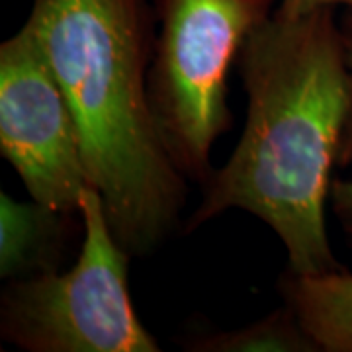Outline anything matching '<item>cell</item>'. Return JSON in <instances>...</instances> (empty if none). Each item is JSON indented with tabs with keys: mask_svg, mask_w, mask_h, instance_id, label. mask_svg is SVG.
I'll use <instances>...</instances> for the list:
<instances>
[{
	"mask_svg": "<svg viewBox=\"0 0 352 352\" xmlns=\"http://www.w3.org/2000/svg\"><path fill=\"white\" fill-rule=\"evenodd\" d=\"M344 6L346 10H352V0H280L278 8L286 14H305L319 8H335Z\"/></svg>",
	"mask_w": 352,
	"mask_h": 352,
	"instance_id": "cell-10",
	"label": "cell"
},
{
	"mask_svg": "<svg viewBox=\"0 0 352 352\" xmlns=\"http://www.w3.org/2000/svg\"><path fill=\"white\" fill-rule=\"evenodd\" d=\"M155 47L149 102L176 168L204 184L212 149L233 126L229 71L247 38L274 12V0H151Z\"/></svg>",
	"mask_w": 352,
	"mask_h": 352,
	"instance_id": "cell-3",
	"label": "cell"
},
{
	"mask_svg": "<svg viewBox=\"0 0 352 352\" xmlns=\"http://www.w3.org/2000/svg\"><path fill=\"white\" fill-rule=\"evenodd\" d=\"M78 214L82 245L75 266L6 282L0 337L25 352H159L131 302V254L116 239L92 186L82 192Z\"/></svg>",
	"mask_w": 352,
	"mask_h": 352,
	"instance_id": "cell-4",
	"label": "cell"
},
{
	"mask_svg": "<svg viewBox=\"0 0 352 352\" xmlns=\"http://www.w3.org/2000/svg\"><path fill=\"white\" fill-rule=\"evenodd\" d=\"M280 292L321 352H352V274L346 268L317 276L286 270Z\"/></svg>",
	"mask_w": 352,
	"mask_h": 352,
	"instance_id": "cell-7",
	"label": "cell"
},
{
	"mask_svg": "<svg viewBox=\"0 0 352 352\" xmlns=\"http://www.w3.org/2000/svg\"><path fill=\"white\" fill-rule=\"evenodd\" d=\"M192 352H321L288 303L245 327L204 333L184 342Z\"/></svg>",
	"mask_w": 352,
	"mask_h": 352,
	"instance_id": "cell-8",
	"label": "cell"
},
{
	"mask_svg": "<svg viewBox=\"0 0 352 352\" xmlns=\"http://www.w3.org/2000/svg\"><path fill=\"white\" fill-rule=\"evenodd\" d=\"M247 122L229 161L201 184L186 233L227 210H243L274 231L288 272L342 270L329 243L325 208L349 110V65L333 8H274L237 57Z\"/></svg>",
	"mask_w": 352,
	"mask_h": 352,
	"instance_id": "cell-1",
	"label": "cell"
},
{
	"mask_svg": "<svg viewBox=\"0 0 352 352\" xmlns=\"http://www.w3.org/2000/svg\"><path fill=\"white\" fill-rule=\"evenodd\" d=\"M0 153L32 200L78 214L90 184L75 113L25 24L0 45Z\"/></svg>",
	"mask_w": 352,
	"mask_h": 352,
	"instance_id": "cell-5",
	"label": "cell"
},
{
	"mask_svg": "<svg viewBox=\"0 0 352 352\" xmlns=\"http://www.w3.org/2000/svg\"><path fill=\"white\" fill-rule=\"evenodd\" d=\"M78 221L80 214L0 192V278L10 282L59 270Z\"/></svg>",
	"mask_w": 352,
	"mask_h": 352,
	"instance_id": "cell-6",
	"label": "cell"
},
{
	"mask_svg": "<svg viewBox=\"0 0 352 352\" xmlns=\"http://www.w3.org/2000/svg\"><path fill=\"white\" fill-rule=\"evenodd\" d=\"M24 24L75 113L88 184L116 239L131 256H149L176 231L190 182L149 102L151 0H32Z\"/></svg>",
	"mask_w": 352,
	"mask_h": 352,
	"instance_id": "cell-2",
	"label": "cell"
},
{
	"mask_svg": "<svg viewBox=\"0 0 352 352\" xmlns=\"http://www.w3.org/2000/svg\"><path fill=\"white\" fill-rule=\"evenodd\" d=\"M340 30L344 38L346 65H349V110H346V120L342 127L337 164L349 166L352 164V10H346V14L342 16ZM329 206H331L333 215L337 217L349 245L352 247V178H333L331 190H329Z\"/></svg>",
	"mask_w": 352,
	"mask_h": 352,
	"instance_id": "cell-9",
	"label": "cell"
}]
</instances>
